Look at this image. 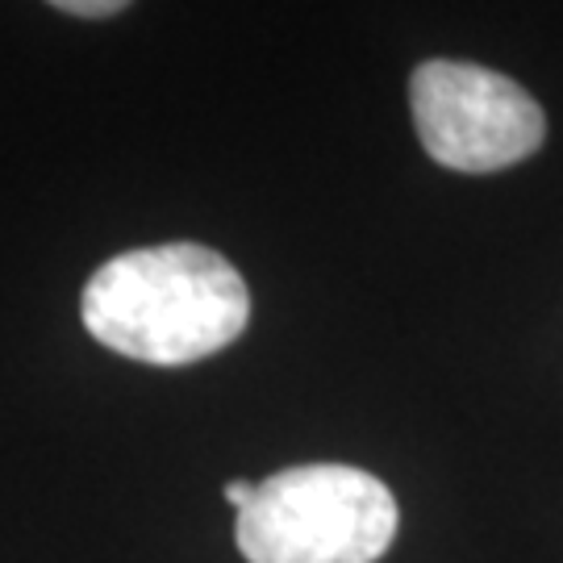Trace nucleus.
<instances>
[{
  "mask_svg": "<svg viewBox=\"0 0 563 563\" xmlns=\"http://www.w3.org/2000/svg\"><path fill=\"white\" fill-rule=\"evenodd\" d=\"M251 497H255V484H246V481H230V484H225V505H230L234 514H242V509L251 505Z\"/></svg>",
  "mask_w": 563,
  "mask_h": 563,
  "instance_id": "obj_5",
  "label": "nucleus"
},
{
  "mask_svg": "<svg viewBox=\"0 0 563 563\" xmlns=\"http://www.w3.org/2000/svg\"><path fill=\"white\" fill-rule=\"evenodd\" d=\"M409 104L426 155L467 176L530 159L547 134L539 101L481 63L426 59L409 80Z\"/></svg>",
  "mask_w": 563,
  "mask_h": 563,
  "instance_id": "obj_3",
  "label": "nucleus"
},
{
  "mask_svg": "<svg viewBox=\"0 0 563 563\" xmlns=\"http://www.w3.org/2000/svg\"><path fill=\"white\" fill-rule=\"evenodd\" d=\"M55 9L63 13H71V18H84V21H101V18H113L121 13L130 0H51Z\"/></svg>",
  "mask_w": 563,
  "mask_h": 563,
  "instance_id": "obj_4",
  "label": "nucleus"
},
{
  "mask_svg": "<svg viewBox=\"0 0 563 563\" xmlns=\"http://www.w3.org/2000/svg\"><path fill=\"white\" fill-rule=\"evenodd\" d=\"M80 313L88 334L125 360L184 367L239 339L251 292L225 255L201 242H163L101 263L84 284Z\"/></svg>",
  "mask_w": 563,
  "mask_h": 563,
  "instance_id": "obj_1",
  "label": "nucleus"
},
{
  "mask_svg": "<svg viewBox=\"0 0 563 563\" xmlns=\"http://www.w3.org/2000/svg\"><path fill=\"white\" fill-rule=\"evenodd\" d=\"M388 484L351 463H301L255 484L234 522L246 563H376L397 539Z\"/></svg>",
  "mask_w": 563,
  "mask_h": 563,
  "instance_id": "obj_2",
  "label": "nucleus"
}]
</instances>
